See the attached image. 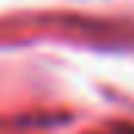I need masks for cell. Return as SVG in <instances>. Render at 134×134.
I'll return each instance as SVG.
<instances>
[]
</instances>
